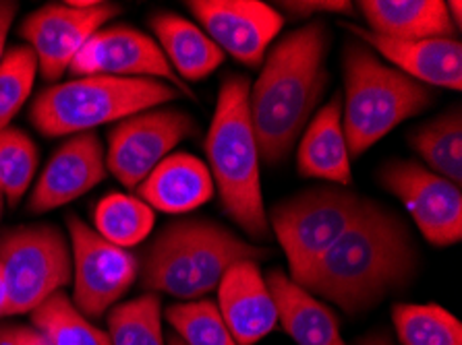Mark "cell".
Segmentation results:
<instances>
[{
  "mask_svg": "<svg viewBox=\"0 0 462 345\" xmlns=\"http://www.w3.org/2000/svg\"><path fill=\"white\" fill-rule=\"evenodd\" d=\"M419 271V246L407 222L367 199L359 220L295 281L348 314L365 313L407 290Z\"/></svg>",
  "mask_w": 462,
  "mask_h": 345,
  "instance_id": "1",
  "label": "cell"
},
{
  "mask_svg": "<svg viewBox=\"0 0 462 345\" xmlns=\"http://www.w3.org/2000/svg\"><path fill=\"white\" fill-rule=\"evenodd\" d=\"M330 46L321 21L284 35L263 60L249 89V114L259 159L276 166L291 156L326 87V54Z\"/></svg>",
  "mask_w": 462,
  "mask_h": 345,
  "instance_id": "2",
  "label": "cell"
},
{
  "mask_svg": "<svg viewBox=\"0 0 462 345\" xmlns=\"http://www.w3.org/2000/svg\"><path fill=\"white\" fill-rule=\"evenodd\" d=\"M249 89L247 77H224L204 147L224 211L245 234L254 241H265L270 236V222L259 180V150L249 114Z\"/></svg>",
  "mask_w": 462,
  "mask_h": 345,
  "instance_id": "3",
  "label": "cell"
},
{
  "mask_svg": "<svg viewBox=\"0 0 462 345\" xmlns=\"http://www.w3.org/2000/svg\"><path fill=\"white\" fill-rule=\"evenodd\" d=\"M272 252L235 236L224 225L191 217L160 232L143 252L142 284L152 294L199 300L218 287L230 267L241 260H263Z\"/></svg>",
  "mask_w": 462,
  "mask_h": 345,
  "instance_id": "4",
  "label": "cell"
},
{
  "mask_svg": "<svg viewBox=\"0 0 462 345\" xmlns=\"http://www.w3.org/2000/svg\"><path fill=\"white\" fill-rule=\"evenodd\" d=\"M342 70V131L351 158H361L398 124L421 114L438 100L436 89L383 65L359 40L345 44Z\"/></svg>",
  "mask_w": 462,
  "mask_h": 345,
  "instance_id": "5",
  "label": "cell"
},
{
  "mask_svg": "<svg viewBox=\"0 0 462 345\" xmlns=\"http://www.w3.org/2000/svg\"><path fill=\"white\" fill-rule=\"evenodd\" d=\"M179 97L177 87L158 79L77 77L42 91L30 108V121L44 137H73Z\"/></svg>",
  "mask_w": 462,
  "mask_h": 345,
  "instance_id": "6",
  "label": "cell"
},
{
  "mask_svg": "<svg viewBox=\"0 0 462 345\" xmlns=\"http://www.w3.org/2000/svg\"><path fill=\"white\" fill-rule=\"evenodd\" d=\"M365 203V196L346 186H318L278 203L268 222L289 260V277L297 279L340 241Z\"/></svg>",
  "mask_w": 462,
  "mask_h": 345,
  "instance_id": "7",
  "label": "cell"
},
{
  "mask_svg": "<svg viewBox=\"0 0 462 345\" xmlns=\"http://www.w3.org/2000/svg\"><path fill=\"white\" fill-rule=\"evenodd\" d=\"M0 271L6 286V313H33L73 279V259L54 225H23L0 236Z\"/></svg>",
  "mask_w": 462,
  "mask_h": 345,
  "instance_id": "8",
  "label": "cell"
},
{
  "mask_svg": "<svg viewBox=\"0 0 462 345\" xmlns=\"http://www.w3.org/2000/svg\"><path fill=\"white\" fill-rule=\"evenodd\" d=\"M73 259V304L86 319H97L116 304L139 273L137 257L110 244L77 215L67 217Z\"/></svg>",
  "mask_w": 462,
  "mask_h": 345,
  "instance_id": "9",
  "label": "cell"
},
{
  "mask_svg": "<svg viewBox=\"0 0 462 345\" xmlns=\"http://www.w3.org/2000/svg\"><path fill=\"white\" fill-rule=\"evenodd\" d=\"M121 13V6L97 0H69L33 11L19 25L25 46L36 54L38 73L46 81H59L86 41L106 27Z\"/></svg>",
  "mask_w": 462,
  "mask_h": 345,
  "instance_id": "10",
  "label": "cell"
},
{
  "mask_svg": "<svg viewBox=\"0 0 462 345\" xmlns=\"http://www.w3.org/2000/svg\"><path fill=\"white\" fill-rule=\"evenodd\" d=\"M198 132L183 110H145L125 118L108 135L106 168L127 188H137L180 141Z\"/></svg>",
  "mask_w": 462,
  "mask_h": 345,
  "instance_id": "11",
  "label": "cell"
},
{
  "mask_svg": "<svg viewBox=\"0 0 462 345\" xmlns=\"http://www.w3.org/2000/svg\"><path fill=\"white\" fill-rule=\"evenodd\" d=\"M382 186L402 201L427 242L450 246L462 238L460 186L417 161H390L380 170Z\"/></svg>",
  "mask_w": 462,
  "mask_h": 345,
  "instance_id": "12",
  "label": "cell"
},
{
  "mask_svg": "<svg viewBox=\"0 0 462 345\" xmlns=\"http://www.w3.org/2000/svg\"><path fill=\"white\" fill-rule=\"evenodd\" d=\"M77 77H118V79H168L180 94L193 97L168 65L158 41L131 25H108L86 41L71 67Z\"/></svg>",
  "mask_w": 462,
  "mask_h": 345,
  "instance_id": "13",
  "label": "cell"
},
{
  "mask_svg": "<svg viewBox=\"0 0 462 345\" xmlns=\"http://www.w3.org/2000/svg\"><path fill=\"white\" fill-rule=\"evenodd\" d=\"M187 6L224 54L251 68L263 65L265 52L284 27L274 6L259 0H191Z\"/></svg>",
  "mask_w": 462,
  "mask_h": 345,
  "instance_id": "14",
  "label": "cell"
},
{
  "mask_svg": "<svg viewBox=\"0 0 462 345\" xmlns=\"http://www.w3.org/2000/svg\"><path fill=\"white\" fill-rule=\"evenodd\" d=\"M106 174V153L100 137L94 131L73 135L48 159L36 186L32 188L27 209L32 213H48L69 205L100 185Z\"/></svg>",
  "mask_w": 462,
  "mask_h": 345,
  "instance_id": "15",
  "label": "cell"
},
{
  "mask_svg": "<svg viewBox=\"0 0 462 345\" xmlns=\"http://www.w3.org/2000/svg\"><path fill=\"white\" fill-rule=\"evenodd\" d=\"M342 27L411 79L427 87L462 89V46L457 38L390 40L351 23H342Z\"/></svg>",
  "mask_w": 462,
  "mask_h": 345,
  "instance_id": "16",
  "label": "cell"
},
{
  "mask_svg": "<svg viewBox=\"0 0 462 345\" xmlns=\"http://www.w3.org/2000/svg\"><path fill=\"white\" fill-rule=\"evenodd\" d=\"M216 290V304L236 343L255 345L274 331L276 304L255 260H241L230 267Z\"/></svg>",
  "mask_w": 462,
  "mask_h": 345,
  "instance_id": "17",
  "label": "cell"
},
{
  "mask_svg": "<svg viewBox=\"0 0 462 345\" xmlns=\"http://www.w3.org/2000/svg\"><path fill=\"white\" fill-rule=\"evenodd\" d=\"M137 193L152 209L187 213L212 199L214 180L206 161L191 153H172L153 168Z\"/></svg>",
  "mask_w": 462,
  "mask_h": 345,
  "instance_id": "18",
  "label": "cell"
},
{
  "mask_svg": "<svg viewBox=\"0 0 462 345\" xmlns=\"http://www.w3.org/2000/svg\"><path fill=\"white\" fill-rule=\"evenodd\" d=\"M265 286L274 298L278 322L297 345H346L338 316L284 271H270Z\"/></svg>",
  "mask_w": 462,
  "mask_h": 345,
  "instance_id": "19",
  "label": "cell"
},
{
  "mask_svg": "<svg viewBox=\"0 0 462 345\" xmlns=\"http://www.w3.org/2000/svg\"><path fill=\"white\" fill-rule=\"evenodd\" d=\"M299 174L348 186L353 182L351 156L342 131V95H334L307 126L299 145Z\"/></svg>",
  "mask_w": 462,
  "mask_h": 345,
  "instance_id": "20",
  "label": "cell"
},
{
  "mask_svg": "<svg viewBox=\"0 0 462 345\" xmlns=\"http://www.w3.org/2000/svg\"><path fill=\"white\" fill-rule=\"evenodd\" d=\"M371 33L390 40L454 38L442 0H363L359 3Z\"/></svg>",
  "mask_w": 462,
  "mask_h": 345,
  "instance_id": "21",
  "label": "cell"
},
{
  "mask_svg": "<svg viewBox=\"0 0 462 345\" xmlns=\"http://www.w3.org/2000/svg\"><path fill=\"white\" fill-rule=\"evenodd\" d=\"M150 25L168 65L183 83L206 79L224 62V52L208 33L177 13H158Z\"/></svg>",
  "mask_w": 462,
  "mask_h": 345,
  "instance_id": "22",
  "label": "cell"
},
{
  "mask_svg": "<svg viewBox=\"0 0 462 345\" xmlns=\"http://www.w3.org/2000/svg\"><path fill=\"white\" fill-rule=\"evenodd\" d=\"M411 147L427 164V170L460 186L462 182V112L446 110L421 129L411 132Z\"/></svg>",
  "mask_w": 462,
  "mask_h": 345,
  "instance_id": "23",
  "label": "cell"
},
{
  "mask_svg": "<svg viewBox=\"0 0 462 345\" xmlns=\"http://www.w3.org/2000/svg\"><path fill=\"white\" fill-rule=\"evenodd\" d=\"M96 232L110 244L131 249L152 234L156 213L137 196L110 193L100 199L94 211Z\"/></svg>",
  "mask_w": 462,
  "mask_h": 345,
  "instance_id": "24",
  "label": "cell"
},
{
  "mask_svg": "<svg viewBox=\"0 0 462 345\" xmlns=\"http://www.w3.org/2000/svg\"><path fill=\"white\" fill-rule=\"evenodd\" d=\"M32 322L48 345H110L106 331L97 329L77 311L65 292H56L38 306L32 313Z\"/></svg>",
  "mask_w": 462,
  "mask_h": 345,
  "instance_id": "25",
  "label": "cell"
},
{
  "mask_svg": "<svg viewBox=\"0 0 462 345\" xmlns=\"http://www.w3.org/2000/svg\"><path fill=\"white\" fill-rule=\"evenodd\" d=\"M392 322L402 345H462V325L439 304H396Z\"/></svg>",
  "mask_w": 462,
  "mask_h": 345,
  "instance_id": "26",
  "label": "cell"
},
{
  "mask_svg": "<svg viewBox=\"0 0 462 345\" xmlns=\"http://www.w3.org/2000/svg\"><path fill=\"white\" fill-rule=\"evenodd\" d=\"M108 337L110 345H166L160 295L150 292L112 308Z\"/></svg>",
  "mask_w": 462,
  "mask_h": 345,
  "instance_id": "27",
  "label": "cell"
},
{
  "mask_svg": "<svg viewBox=\"0 0 462 345\" xmlns=\"http://www.w3.org/2000/svg\"><path fill=\"white\" fill-rule=\"evenodd\" d=\"M38 159V147L30 135L13 126L0 132V196H5L11 207L30 190Z\"/></svg>",
  "mask_w": 462,
  "mask_h": 345,
  "instance_id": "28",
  "label": "cell"
},
{
  "mask_svg": "<svg viewBox=\"0 0 462 345\" xmlns=\"http://www.w3.org/2000/svg\"><path fill=\"white\" fill-rule=\"evenodd\" d=\"M166 319L185 345H239L212 300L180 302L168 308Z\"/></svg>",
  "mask_w": 462,
  "mask_h": 345,
  "instance_id": "29",
  "label": "cell"
},
{
  "mask_svg": "<svg viewBox=\"0 0 462 345\" xmlns=\"http://www.w3.org/2000/svg\"><path fill=\"white\" fill-rule=\"evenodd\" d=\"M38 75V60L27 46L6 50L0 60V132L9 129L21 105L27 102Z\"/></svg>",
  "mask_w": 462,
  "mask_h": 345,
  "instance_id": "30",
  "label": "cell"
},
{
  "mask_svg": "<svg viewBox=\"0 0 462 345\" xmlns=\"http://www.w3.org/2000/svg\"><path fill=\"white\" fill-rule=\"evenodd\" d=\"M280 6L295 17H310L313 13H353V5L346 0H286Z\"/></svg>",
  "mask_w": 462,
  "mask_h": 345,
  "instance_id": "31",
  "label": "cell"
},
{
  "mask_svg": "<svg viewBox=\"0 0 462 345\" xmlns=\"http://www.w3.org/2000/svg\"><path fill=\"white\" fill-rule=\"evenodd\" d=\"M0 345H48V341L33 327H0Z\"/></svg>",
  "mask_w": 462,
  "mask_h": 345,
  "instance_id": "32",
  "label": "cell"
},
{
  "mask_svg": "<svg viewBox=\"0 0 462 345\" xmlns=\"http://www.w3.org/2000/svg\"><path fill=\"white\" fill-rule=\"evenodd\" d=\"M17 15V3H0V60L5 56L6 38H9L11 25Z\"/></svg>",
  "mask_w": 462,
  "mask_h": 345,
  "instance_id": "33",
  "label": "cell"
},
{
  "mask_svg": "<svg viewBox=\"0 0 462 345\" xmlns=\"http://www.w3.org/2000/svg\"><path fill=\"white\" fill-rule=\"evenodd\" d=\"M446 9H448V15H450L454 27H460V21H462V5L458 0H450V3H446Z\"/></svg>",
  "mask_w": 462,
  "mask_h": 345,
  "instance_id": "34",
  "label": "cell"
},
{
  "mask_svg": "<svg viewBox=\"0 0 462 345\" xmlns=\"http://www.w3.org/2000/svg\"><path fill=\"white\" fill-rule=\"evenodd\" d=\"M359 345H394L386 335H369L365 340H361Z\"/></svg>",
  "mask_w": 462,
  "mask_h": 345,
  "instance_id": "35",
  "label": "cell"
},
{
  "mask_svg": "<svg viewBox=\"0 0 462 345\" xmlns=\"http://www.w3.org/2000/svg\"><path fill=\"white\" fill-rule=\"evenodd\" d=\"M5 313H6V286H5L3 271H0V319H3Z\"/></svg>",
  "mask_w": 462,
  "mask_h": 345,
  "instance_id": "36",
  "label": "cell"
},
{
  "mask_svg": "<svg viewBox=\"0 0 462 345\" xmlns=\"http://www.w3.org/2000/svg\"><path fill=\"white\" fill-rule=\"evenodd\" d=\"M168 345H185V343L179 335H171V337H168Z\"/></svg>",
  "mask_w": 462,
  "mask_h": 345,
  "instance_id": "37",
  "label": "cell"
},
{
  "mask_svg": "<svg viewBox=\"0 0 462 345\" xmlns=\"http://www.w3.org/2000/svg\"><path fill=\"white\" fill-rule=\"evenodd\" d=\"M0 211H3V196H0Z\"/></svg>",
  "mask_w": 462,
  "mask_h": 345,
  "instance_id": "38",
  "label": "cell"
}]
</instances>
